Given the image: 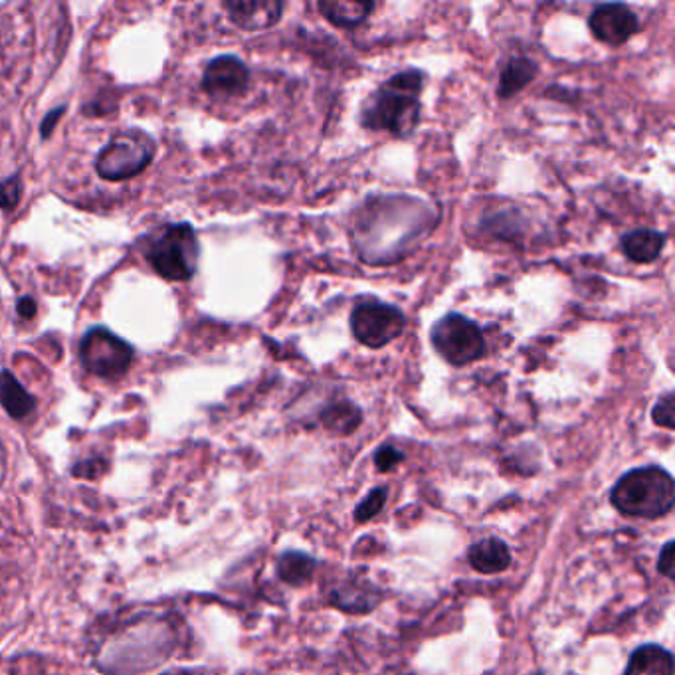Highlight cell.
<instances>
[{"label": "cell", "instance_id": "obj_1", "mask_svg": "<svg viewBox=\"0 0 675 675\" xmlns=\"http://www.w3.org/2000/svg\"><path fill=\"white\" fill-rule=\"evenodd\" d=\"M423 90L421 70H404L392 75L363 107L360 126L369 131H389L396 138L408 135L421 121Z\"/></svg>", "mask_w": 675, "mask_h": 675}, {"label": "cell", "instance_id": "obj_2", "mask_svg": "<svg viewBox=\"0 0 675 675\" xmlns=\"http://www.w3.org/2000/svg\"><path fill=\"white\" fill-rule=\"evenodd\" d=\"M611 501L628 518H664L674 509V477L658 465L636 467L616 482Z\"/></svg>", "mask_w": 675, "mask_h": 675}, {"label": "cell", "instance_id": "obj_3", "mask_svg": "<svg viewBox=\"0 0 675 675\" xmlns=\"http://www.w3.org/2000/svg\"><path fill=\"white\" fill-rule=\"evenodd\" d=\"M149 265L167 282H190L201 260V242L189 222L163 224L145 238Z\"/></svg>", "mask_w": 675, "mask_h": 675}, {"label": "cell", "instance_id": "obj_4", "mask_svg": "<svg viewBox=\"0 0 675 675\" xmlns=\"http://www.w3.org/2000/svg\"><path fill=\"white\" fill-rule=\"evenodd\" d=\"M157 155V143L147 131L139 127H129L109 139L106 147L97 153L95 170L109 182H123L135 179L151 167Z\"/></svg>", "mask_w": 675, "mask_h": 675}, {"label": "cell", "instance_id": "obj_5", "mask_svg": "<svg viewBox=\"0 0 675 675\" xmlns=\"http://www.w3.org/2000/svg\"><path fill=\"white\" fill-rule=\"evenodd\" d=\"M436 353L452 367H467L486 355V338L482 328L462 316L448 313L434 323L430 333Z\"/></svg>", "mask_w": 675, "mask_h": 675}, {"label": "cell", "instance_id": "obj_6", "mask_svg": "<svg viewBox=\"0 0 675 675\" xmlns=\"http://www.w3.org/2000/svg\"><path fill=\"white\" fill-rule=\"evenodd\" d=\"M135 348L111 329L90 328L80 341V363L87 372L102 379H119L131 369Z\"/></svg>", "mask_w": 675, "mask_h": 675}, {"label": "cell", "instance_id": "obj_7", "mask_svg": "<svg viewBox=\"0 0 675 675\" xmlns=\"http://www.w3.org/2000/svg\"><path fill=\"white\" fill-rule=\"evenodd\" d=\"M406 329V316L396 306L379 299H360L351 311V331L360 345L369 348L387 347L401 338Z\"/></svg>", "mask_w": 675, "mask_h": 675}, {"label": "cell", "instance_id": "obj_8", "mask_svg": "<svg viewBox=\"0 0 675 675\" xmlns=\"http://www.w3.org/2000/svg\"><path fill=\"white\" fill-rule=\"evenodd\" d=\"M250 85L248 66L233 54L212 58L202 72V90L212 99H233L246 94Z\"/></svg>", "mask_w": 675, "mask_h": 675}, {"label": "cell", "instance_id": "obj_9", "mask_svg": "<svg viewBox=\"0 0 675 675\" xmlns=\"http://www.w3.org/2000/svg\"><path fill=\"white\" fill-rule=\"evenodd\" d=\"M592 36L608 46H623L640 31V21L626 4H599L589 16Z\"/></svg>", "mask_w": 675, "mask_h": 675}, {"label": "cell", "instance_id": "obj_10", "mask_svg": "<svg viewBox=\"0 0 675 675\" xmlns=\"http://www.w3.org/2000/svg\"><path fill=\"white\" fill-rule=\"evenodd\" d=\"M222 7L233 24L248 32L268 31L284 14V2L280 0H228Z\"/></svg>", "mask_w": 675, "mask_h": 675}, {"label": "cell", "instance_id": "obj_11", "mask_svg": "<svg viewBox=\"0 0 675 675\" xmlns=\"http://www.w3.org/2000/svg\"><path fill=\"white\" fill-rule=\"evenodd\" d=\"M329 602L345 613H370L379 606L380 592L367 581H348L331 591Z\"/></svg>", "mask_w": 675, "mask_h": 675}, {"label": "cell", "instance_id": "obj_12", "mask_svg": "<svg viewBox=\"0 0 675 675\" xmlns=\"http://www.w3.org/2000/svg\"><path fill=\"white\" fill-rule=\"evenodd\" d=\"M467 560L482 575H499L511 565V550L501 538H484L470 547Z\"/></svg>", "mask_w": 675, "mask_h": 675}, {"label": "cell", "instance_id": "obj_13", "mask_svg": "<svg viewBox=\"0 0 675 675\" xmlns=\"http://www.w3.org/2000/svg\"><path fill=\"white\" fill-rule=\"evenodd\" d=\"M665 234L638 228L623 238V252L633 264H652L664 252Z\"/></svg>", "mask_w": 675, "mask_h": 675}, {"label": "cell", "instance_id": "obj_14", "mask_svg": "<svg viewBox=\"0 0 675 675\" xmlns=\"http://www.w3.org/2000/svg\"><path fill=\"white\" fill-rule=\"evenodd\" d=\"M0 404L14 421H22L36 411V399L9 369L0 370Z\"/></svg>", "mask_w": 675, "mask_h": 675}, {"label": "cell", "instance_id": "obj_15", "mask_svg": "<svg viewBox=\"0 0 675 675\" xmlns=\"http://www.w3.org/2000/svg\"><path fill=\"white\" fill-rule=\"evenodd\" d=\"M624 675H674V655L662 646H642L630 655Z\"/></svg>", "mask_w": 675, "mask_h": 675}, {"label": "cell", "instance_id": "obj_16", "mask_svg": "<svg viewBox=\"0 0 675 675\" xmlns=\"http://www.w3.org/2000/svg\"><path fill=\"white\" fill-rule=\"evenodd\" d=\"M319 11L333 26L339 28H355L369 19L375 9L372 2L363 0H321Z\"/></svg>", "mask_w": 675, "mask_h": 675}, {"label": "cell", "instance_id": "obj_17", "mask_svg": "<svg viewBox=\"0 0 675 675\" xmlns=\"http://www.w3.org/2000/svg\"><path fill=\"white\" fill-rule=\"evenodd\" d=\"M538 68L537 63L529 58H511L507 60L506 66L501 68V74H499V85H497V95L501 99H511L516 97L519 92H523L535 78H537Z\"/></svg>", "mask_w": 675, "mask_h": 675}, {"label": "cell", "instance_id": "obj_18", "mask_svg": "<svg viewBox=\"0 0 675 675\" xmlns=\"http://www.w3.org/2000/svg\"><path fill=\"white\" fill-rule=\"evenodd\" d=\"M360 423H363V412L353 402H333L321 412V424L328 428L329 433L339 434V436L355 433Z\"/></svg>", "mask_w": 675, "mask_h": 675}, {"label": "cell", "instance_id": "obj_19", "mask_svg": "<svg viewBox=\"0 0 675 675\" xmlns=\"http://www.w3.org/2000/svg\"><path fill=\"white\" fill-rule=\"evenodd\" d=\"M277 577L292 587H304L311 581L316 560L311 559L306 553L299 550H287L277 559Z\"/></svg>", "mask_w": 675, "mask_h": 675}, {"label": "cell", "instance_id": "obj_20", "mask_svg": "<svg viewBox=\"0 0 675 675\" xmlns=\"http://www.w3.org/2000/svg\"><path fill=\"white\" fill-rule=\"evenodd\" d=\"M387 504V489L384 487H375L369 496L360 501L359 506L355 507V521L357 523H367L372 518H377L382 507Z\"/></svg>", "mask_w": 675, "mask_h": 675}, {"label": "cell", "instance_id": "obj_21", "mask_svg": "<svg viewBox=\"0 0 675 675\" xmlns=\"http://www.w3.org/2000/svg\"><path fill=\"white\" fill-rule=\"evenodd\" d=\"M22 190H24V185H22V177L19 173L11 175L9 179L0 180V209L14 211L21 204Z\"/></svg>", "mask_w": 675, "mask_h": 675}, {"label": "cell", "instance_id": "obj_22", "mask_svg": "<svg viewBox=\"0 0 675 675\" xmlns=\"http://www.w3.org/2000/svg\"><path fill=\"white\" fill-rule=\"evenodd\" d=\"M652 421L658 426H662L665 430H674L675 428V394L667 392L660 401L655 402L654 411H652Z\"/></svg>", "mask_w": 675, "mask_h": 675}, {"label": "cell", "instance_id": "obj_23", "mask_svg": "<svg viewBox=\"0 0 675 675\" xmlns=\"http://www.w3.org/2000/svg\"><path fill=\"white\" fill-rule=\"evenodd\" d=\"M402 462H404V454H402L399 448L391 446V443L380 446L379 450L375 452V464H377L379 472H382V474L391 472V470H394V467L402 464Z\"/></svg>", "mask_w": 675, "mask_h": 675}, {"label": "cell", "instance_id": "obj_24", "mask_svg": "<svg viewBox=\"0 0 675 675\" xmlns=\"http://www.w3.org/2000/svg\"><path fill=\"white\" fill-rule=\"evenodd\" d=\"M658 570L665 575L667 579H675V543L670 541L665 543L664 549L660 553V560H658Z\"/></svg>", "mask_w": 675, "mask_h": 675}, {"label": "cell", "instance_id": "obj_25", "mask_svg": "<svg viewBox=\"0 0 675 675\" xmlns=\"http://www.w3.org/2000/svg\"><path fill=\"white\" fill-rule=\"evenodd\" d=\"M63 111H66V107H56L48 116L44 117L43 123H40V135H43V139H48L52 135L54 127L62 119Z\"/></svg>", "mask_w": 675, "mask_h": 675}, {"label": "cell", "instance_id": "obj_26", "mask_svg": "<svg viewBox=\"0 0 675 675\" xmlns=\"http://www.w3.org/2000/svg\"><path fill=\"white\" fill-rule=\"evenodd\" d=\"M36 311H38V306H36L34 297L24 296L19 299V304H16V313L19 316L24 317V319H32V317L36 316Z\"/></svg>", "mask_w": 675, "mask_h": 675}, {"label": "cell", "instance_id": "obj_27", "mask_svg": "<svg viewBox=\"0 0 675 675\" xmlns=\"http://www.w3.org/2000/svg\"><path fill=\"white\" fill-rule=\"evenodd\" d=\"M163 675H209V674H204V672H201V670H185V667H182V670H170V672H167V674H163Z\"/></svg>", "mask_w": 675, "mask_h": 675}, {"label": "cell", "instance_id": "obj_28", "mask_svg": "<svg viewBox=\"0 0 675 675\" xmlns=\"http://www.w3.org/2000/svg\"><path fill=\"white\" fill-rule=\"evenodd\" d=\"M537 675H541V674H537Z\"/></svg>", "mask_w": 675, "mask_h": 675}]
</instances>
